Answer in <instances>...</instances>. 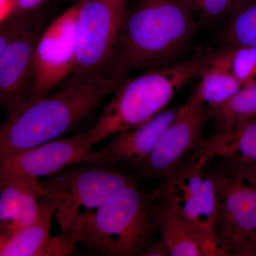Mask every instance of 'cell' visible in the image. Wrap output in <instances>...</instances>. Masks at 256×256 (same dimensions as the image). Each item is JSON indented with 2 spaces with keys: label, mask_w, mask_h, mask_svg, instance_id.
<instances>
[{
  "label": "cell",
  "mask_w": 256,
  "mask_h": 256,
  "mask_svg": "<svg viewBox=\"0 0 256 256\" xmlns=\"http://www.w3.org/2000/svg\"><path fill=\"white\" fill-rule=\"evenodd\" d=\"M188 0H139L127 9L107 75L118 86L133 70L178 63L198 31Z\"/></svg>",
  "instance_id": "obj_1"
},
{
  "label": "cell",
  "mask_w": 256,
  "mask_h": 256,
  "mask_svg": "<svg viewBox=\"0 0 256 256\" xmlns=\"http://www.w3.org/2000/svg\"><path fill=\"white\" fill-rule=\"evenodd\" d=\"M116 88L106 75L73 78L54 94L30 99L0 126V162L62 137Z\"/></svg>",
  "instance_id": "obj_2"
},
{
  "label": "cell",
  "mask_w": 256,
  "mask_h": 256,
  "mask_svg": "<svg viewBox=\"0 0 256 256\" xmlns=\"http://www.w3.org/2000/svg\"><path fill=\"white\" fill-rule=\"evenodd\" d=\"M213 53H198L169 66L124 79L114 90L97 122L86 130L92 146L144 124L164 110L184 87L200 78Z\"/></svg>",
  "instance_id": "obj_3"
},
{
  "label": "cell",
  "mask_w": 256,
  "mask_h": 256,
  "mask_svg": "<svg viewBox=\"0 0 256 256\" xmlns=\"http://www.w3.org/2000/svg\"><path fill=\"white\" fill-rule=\"evenodd\" d=\"M156 198L136 182L124 186L99 208L78 242L104 256H142L159 229L161 205Z\"/></svg>",
  "instance_id": "obj_4"
},
{
  "label": "cell",
  "mask_w": 256,
  "mask_h": 256,
  "mask_svg": "<svg viewBox=\"0 0 256 256\" xmlns=\"http://www.w3.org/2000/svg\"><path fill=\"white\" fill-rule=\"evenodd\" d=\"M217 195L214 232L223 256H256V185L223 163L212 172Z\"/></svg>",
  "instance_id": "obj_5"
},
{
  "label": "cell",
  "mask_w": 256,
  "mask_h": 256,
  "mask_svg": "<svg viewBox=\"0 0 256 256\" xmlns=\"http://www.w3.org/2000/svg\"><path fill=\"white\" fill-rule=\"evenodd\" d=\"M127 9L128 0H82L73 78L106 75Z\"/></svg>",
  "instance_id": "obj_6"
},
{
  "label": "cell",
  "mask_w": 256,
  "mask_h": 256,
  "mask_svg": "<svg viewBox=\"0 0 256 256\" xmlns=\"http://www.w3.org/2000/svg\"><path fill=\"white\" fill-rule=\"evenodd\" d=\"M86 164L66 173L65 190L54 215L62 232L73 234L76 239L114 194L134 182L114 166Z\"/></svg>",
  "instance_id": "obj_7"
},
{
  "label": "cell",
  "mask_w": 256,
  "mask_h": 256,
  "mask_svg": "<svg viewBox=\"0 0 256 256\" xmlns=\"http://www.w3.org/2000/svg\"><path fill=\"white\" fill-rule=\"evenodd\" d=\"M193 153L166 178L156 196L178 212L193 233L214 224L216 188L212 172H206Z\"/></svg>",
  "instance_id": "obj_8"
},
{
  "label": "cell",
  "mask_w": 256,
  "mask_h": 256,
  "mask_svg": "<svg viewBox=\"0 0 256 256\" xmlns=\"http://www.w3.org/2000/svg\"><path fill=\"white\" fill-rule=\"evenodd\" d=\"M82 0L64 12L38 36L34 54L30 99L50 94L76 62V20Z\"/></svg>",
  "instance_id": "obj_9"
},
{
  "label": "cell",
  "mask_w": 256,
  "mask_h": 256,
  "mask_svg": "<svg viewBox=\"0 0 256 256\" xmlns=\"http://www.w3.org/2000/svg\"><path fill=\"white\" fill-rule=\"evenodd\" d=\"M208 120L206 106L190 96L165 128L142 173L149 178H166L196 151Z\"/></svg>",
  "instance_id": "obj_10"
},
{
  "label": "cell",
  "mask_w": 256,
  "mask_h": 256,
  "mask_svg": "<svg viewBox=\"0 0 256 256\" xmlns=\"http://www.w3.org/2000/svg\"><path fill=\"white\" fill-rule=\"evenodd\" d=\"M92 146L86 131L56 138L0 162V178L18 176L40 180L52 176L70 165L84 163Z\"/></svg>",
  "instance_id": "obj_11"
},
{
  "label": "cell",
  "mask_w": 256,
  "mask_h": 256,
  "mask_svg": "<svg viewBox=\"0 0 256 256\" xmlns=\"http://www.w3.org/2000/svg\"><path fill=\"white\" fill-rule=\"evenodd\" d=\"M178 108L164 110L142 124L118 133L104 148L90 151L84 163L140 168L146 164L162 133L174 118Z\"/></svg>",
  "instance_id": "obj_12"
},
{
  "label": "cell",
  "mask_w": 256,
  "mask_h": 256,
  "mask_svg": "<svg viewBox=\"0 0 256 256\" xmlns=\"http://www.w3.org/2000/svg\"><path fill=\"white\" fill-rule=\"evenodd\" d=\"M38 38L36 30L28 28L10 42L0 54V108L8 114L30 99Z\"/></svg>",
  "instance_id": "obj_13"
},
{
  "label": "cell",
  "mask_w": 256,
  "mask_h": 256,
  "mask_svg": "<svg viewBox=\"0 0 256 256\" xmlns=\"http://www.w3.org/2000/svg\"><path fill=\"white\" fill-rule=\"evenodd\" d=\"M36 222L0 240V256H38L50 237L52 220L63 197L64 183L60 178L43 181Z\"/></svg>",
  "instance_id": "obj_14"
},
{
  "label": "cell",
  "mask_w": 256,
  "mask_h": 256,
  "mask_svg": "<svg viewBox=\"0 0 256 256\" xmlns=\"http://www.w3.org/2000/svg\"><path fill=\"white\" fill-rule=\"evenodd\" d=\"M43 181L10 176L0 178V222L8 227V236L34 223L40 215Z\"/></svg>",
  "instance_id": "obj_15"
},
{
  "label": "cell",
  "mask_w": 256,
  "mask_h": 256,
  "mask_svg": "<svg viewBox=\"0 0 256 256\" xmlns=\"http://www.w3.org/2000/svg\"><path fill=\"white\" fill-rule=\"evenodd\" d=\"M202 164L216 158L235 164L256 161V114L239 120L226 130L203 139L194 152Z\"/></svg>",
  "instance_id": "obj_16"
},
{
  "label": "cell",
  "mask_w": 256,
  "mask_h": 256,
  "mask_svg": "<svg viewBox=\"0 0 256 256\" xmlns=\"http://www.w3.org/2000/svg\"><path fill=\"white\" fill-rule=\"evenodd\" d=\"M200 79L191 97L206 106L223 104L242 87L230 70L224 48L214 52Z\"/></svg>",
  "instance_id": "obj_17"
},
{
  "label": "cell",
  "mask_w": 256,
  "mask_h": 256,
  "mask_svg": "<svg viewBox=\"0 0 256 256\" xmlns=\"http://www.w3.org/2000/svg\"><path fill=\"white\" fill-rule=\"evenodd\" d=\"M159 242L170 256H202L193 232L172 207L162 201L160 207Z\"/></svg>",
  "instance_id": "obj_18"
},
{
  "label": "cell",
  "mask_w": 256,
  "mask_h": 256,
  "mask_svg": "<svg viewBox=\"0 0 256 256\" xmlns=\"http://www.w3.org/2000/svg\"><path fill=\"white\" fill-rule=\"evenodd\" d=\"M206 109L215 132L228 129L239 120L256 114V82L240 88L223 104Z\"/></svg>",
  "instance_id": "obj_19"
},
{
  "label": "cell",
  "mask_w": 256,
  "mask_h": 256,
  "mask_svg": "<svg viewBox=\"0 0 256 256\" xmlns=\"http://www.w3.org/2000/svg\"><path fill=\"white\" fill-rule=\"evenodd\" d=\"M224 47L256 46V0H242L226 20Z\"/></svg>",
  "instance_id": "obj_20"
},
{
  "label": "cell",
  "mask_w": 256,
  "mask_h": 256,
  "mask_svg": "<svg viewBox=\"0 0 256 256\" xmlns=\"http://www.w3.org/2000/svg\"><path fill=\"white\" fill-rule=\"evenodd\" d=\"M229 67L242 86L256 82V46L223 47Z\"/></svg>",
  "instance_id": "obj_21"
},
{
  "label": "cell",
  "mask_w": 256,
  "mask_h": 256,
  "mask_svg": "<svg viewBox=\"0 0 256 256\" xmlns=\"http://www.w3.org/2000/svg\"><path fill=\"white\" fill-rule=\"evenodd\" d=\"M197 18L206 22L226 18L242 0H188Z\"/></svg>",
  "instance_id": "obj_22"
},
{
  "label": "cell",
  "mask_w": 256,
  "mask_h": 256,
  "mask_svg": "<svg viewBox=\"0 0 256 256\" xmlns=\"http://www.w3.org/2000/svg\"><path fill=\"white\" fill-rule=\"evenodd\" d=\"M78 240L73 234L63 232L50 237L38 256H68L75 252Z\"/></svg>",
  "instance_id": "obj_23"
},
{
  "label": "cell",
  "mask_w": 256,
  "mask_h": 256,
  "mask_svg": "<svg viewBox=\"0 0 256 256\" xmlns=\"http://www.w3.org/2000/svg\"><path fill=\"white\" fill-rule=\"evenodd\" d=\"M31 28L32 20L23 16L10 18L0 24V54L10 42Z\"/></svg>",
  "instance_id": "obj_24"
},
{
  "label": "cell",
  "mask_w": 256,
  "mask_h": 256,
  "mask_svg": "<svg viewBox=\"0 0 256 256\" xmlns=\"http://www.w3.org/2000/svg\"><path fill=\"white\" fill-rule=\"evenodd\" d=\"M236 170H238L240 174L244 175L249 181L256 185V161L247 164H234L229 163Z\"/></svg>",
  "instance_id": "obj_25"
},
{
  "label": "cell",
  "mask_w": 256,
  "mask_h": 256,
  "mask_svg": "<svg viewBox=\"0 0 256 256\" xmlns=\"http://www.w3.org/2000/svg\"><path fill=\"white\" fill-rule=\"evenodd\" d=\"M44 0H14V12L26 13L36 9Z\"/></svg>",
  "instance_id": "obj_26"
},
{
  "label": "cell",
  "mask_w": 256,
  "mask_h": 256,
  "mask_svg": "<svg viewBox=\"0 0 256 256\" xmlns=\"http://www.w3.org/2000/svg\"><path fill=\"white\" fill-rule=\"evenodd\" d=\"M14 10V0H0V24L9 20Z\"/></svg>",
  "instance_id": "obj_27"
}]
</instances>
